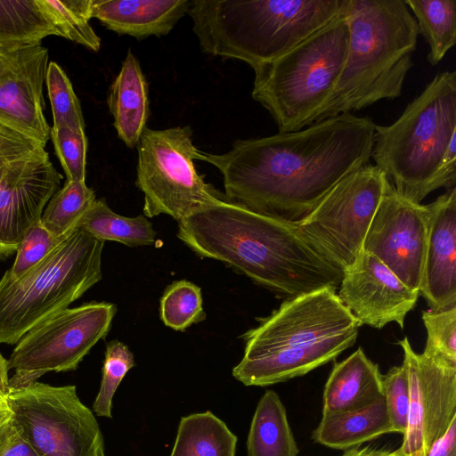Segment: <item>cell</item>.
<instances>
[{
	"label": "cell",
	"instance_id": "32",
	"mask_svg": "<svg viewBox=\"0 0 456 456\" xmlns=\"http://www.w3.org/2000/svg\"><path fill=\"white\" fill-rule=\"evenodd\" d=\"M48 97L52 106L53 126L85 127L80 102L64 70L50 61L45 75Z\"/></svg>",
	"mask_w": 456,
	"mask_h": 456
},
{
	"label": "cell",
	"instance_id": "3",
	"mask_svg": "<svg viewBox=\"0 0 456 456\" xmlns=\"http://www.w3.org/2000/svg\"><path fill=\"white\" fill-rule=\"evenodd\" d=\"M334 287L290 297L257 327L245 343L232 376L245 386L265 387L303 376L335 360L354 344L361 323Z\"/></svg>",
	"mask_w": 456,
	"mask_h": 456
},
{
	"label": "cell",
	"instance_id": "21",
	"mask_svg": "<svg viewBox=\"0 0 456 456\" xmlns=\"http://www.w3.org/2000/svg\"><path fill=\"white\" fill-rule=\"evenodd\" d=\"M107 102L118 138L128 148L135 147L146 128L150 111L146 78L131 50L110 86Z\"/></svg>",
	"mask_w": 456,
	"mask_h": 456
},
{
	"label": "cell",
	"instance_id": "18",
	"mask_svg": "<svg viewBox=\"0 0 456 456\" xmlns=\"http://www.w3.org/2000/svg\"><path fill=\"white\" fill-rule=\"evenodd\" d=\"M428 231L419 293L431 310L456 306V188L428 204Z\"/></svg>",
	"mask_w": 456,
	"mask_h": 456
},
{
	"label": "cell",
	"instance_id": "13",
	"mask_svg": "<svg viewBox=\"0 0 456 456\" xmlns=\"http://www.w3.org/2000/svg\"><path fill=\"white\" fill-rule=\"evenodd\" d=\"M403 351L410 393L409 414L395 456H425L456 419V365L417 354L405 337Z\"/></svg>",
	"mask_w": 456,
	"mask_h": 456
},
{
	"label": "cell",
	"instance_id": "8",
	"mask_svg": "<svg viewBox=\"0 0 456 456\" xmlns=\"http://www.w3.org/2000/svg\"><path fill=\"white\" fill-rule=\"evenodd\" d=\"M104 242L80 227L16 280H0V344H16L31 328L68 308L102 277Z\"/></svg>",
	"mask_w": 456,
	"mask_h": 456
},
{
	"label": "cell",
	"instance_id": "42",
	"mask_svg": "<svg viewBox=\"0 0 456 456\" xmlns=\"http://www.w3.org/2000/svg\"><path fill=\"white\" fill-rule=\"evenodd\" d=\"M11 413V410L7 406H0V422L9 414Z\"/></svg>",
	"mask_w": 456,
	"mask_h": 456
},
{
	"label": "cell",
	"instance_id": "30",
	"mask_svg": "<svg viewBox=\"0 0 456 456\" xmlns=\"http://www.w3.org/2000/svg\"><path fill=\"white\" fill-rule=\"evenodd\" d=\"M159 313L164 324L178 331L205 321L201 289L185 280L173 282L161 297Z\"/></svg>",
	"mask_w": 456,
	"mask_h": 456
},
{
	"label": "cell",
	"instance_id": "17",
	"mask_svg": "<svg viewBox=\"0 0 456 456\" xmlns=\"http://www.w3.org/2000/svg\"><path fill=\"white\" fill-rule=\"evenodd\" d=\"M338 297L362 324L381 329L395 322L403 328L419 291L411 289L374 256L362 251L343 273Z\"/></svg>",
	"mask_w": 456,
	"mask_h": 456
},
{
	"label": "cell",
	"instance_id": "4",
	"mask_svg": "<svg viewBox=\"0 0 456 456\" xmlns=\"http://www.w3.org/2000/svg\"><path fill=\"white\" fill-rule=\"evenodd\" d=\"M349 39L338 82L315 122L402 94L417 47V22L404 0H346Z\"/></svg>",
	"mask_w": 456,
	"mask_h": 456
},
{
	"label": "cell",
	"instance_id": "40",
	"mask_svg": "<svg viewBox=\"0 0 456 456\" xmlns=\"http://www.w3.org/2000/svg\"><path fill=\"white\" fill-rule=\"evenodd\" d=\"M341 456H395V451L374 448L371 446H355L346 450Z\"/></svg>",
	"mask_w": 456,
	"mask_h": 456
},
{
	"label": "cell",
	"instance_id": "15",
	"mask_svg": "<svg viewBox=\"0 0 456 456\" xmlns=\"http://www.w3.org/2000/svg\"><path fill=\"white\" fill-rule=\"evenodd\" d=\"M49 64L42 45L0 51V122L46 144L43 85Z\"/></svg>",
	"mask_w": 456,
	"mask_h": 456
},
{
	"label": "cell",
	"instance_id": "36",
	"mask_svg": "<svg viewBox=\"0 0 456 456\" xmlns=\"http://www.w3.org/2000/svg\"><path fill=\"white\" fill-rule=\"evenodd\" d=\"M383 397L394 433L404 434L409 414L410 393L404 365L392 367L382 378Z\"/></svg>",
	"mask_w": 456,
	"mask_h": 456
},
{
	"label": "cell",
	"instance_id": "1",
	"mask_svg": "<svg viewBox=\"0 0 456 456\" xmlns=\"http://www.w3.org/2000/svg\"><path fill=\"white\" fill-rule=\"evenodd\" d=\"M375 126L369 117L341 114L294 132L237 140L224 154L198 151L196 159L220 171L225 200L294 222L370 163Z\"/></svg>",
	"mask_w": 456,
	"mask_h": 456
},
{
	"label": "cell",
	"instance_id": "39",
	"mask_svg": "<svg viewBox=\"0 0 456 456\" xmlns=\"http://www.w3.org/2000/svg\"><path fill=\"white\" fill-rule=\"evenodd\" d=\"M15 422V421H14ZM16 424V423H15ZM0 456H38L22 436L17 424L16 430L3 448Z\"/></svg>",
	"mask_w": 456,
	"mask_h": 456
},
{
	"label": "cell",
	"instance_id": "12",
	"mask_svg": "<svg viewBox=\"0 0 456 456\" xmlns=\"http://www.w3.org/2000/svg\"><path fill=\"white\" fill-rule=\"evenodd\" d=\"M116 313L114 304L94 301L55 313L31 328L7 360L9 370H14L9 390L30 385L47 372L76 370L107 336Z\"/></svg>",
	"mask_w": 456,
	"mask_h": 456
},
{
	"label": "cell",
	"instance_id": "9",
	"mask_svg": "<svg viewBox=\"0 0 456 456\" xmlns=\"http://www.w3.org/2000/svg\"><path fill=\"white\" fill-rule=\"evenodd\" d=\"M189 126L162 130L145 128L137 144L136 186L142 191L143 216L161 214L177 222L196 208L225 200L198 174V149Z\"/></svg>",
	"mask_w": 456,
	"mask_h": 456
},
{
	"label": "cell",
	"instance_id": "19",
	"mask_svg": "<svg viewBox=\"0 0 456 456\" xmlns=\"http://www.w3.org/2000/svg\"><path fill=\"white\" fill-rule=\"evenodd\" d=\"M190 0H92L91 18L137 39L167 35L188 13Z\"/></svg>",
	"mask_w": 456,
	"mask_h": 456
},
{
	"label": "cell",
	"instance_id": "25",
	"mask_svg": "<svg viewBox=\"0 0 456 456\" xmlns=\"http://www.w3.org/2000/svg\"><path fill=\"white\" fill-rule=\"evenodd\" d=\"M78 227L96 240H113L127 247L151 246L156 242V232L148 218L123 216L110 208L104 199H96Z\"/></svg>",
	"mask_w": 456,
	"mask_h": 456
},
{
	"label": "cell",
	"instance_id": "24",
	"mask_svg": "<svg viewBox=\"0 0 456 456\" xmlns=\"http://www.w3.org/2000/svg\"><path fill=\"white\" fill-rule=\"evenodd\" d=\"M237 436L211 411L183 417L170 456H235Z\"/></svg>",
	"mask_w": 456,
	"mask_h": 456
},
{
	"label": "cell",
	"instance_id": "20",
	"mask_svg": "<svg viewBox=\"0 0 456 456\" xmlns=\"http://www.w3.org/2000/svg\"><path fill=\"white\" fill-rule=\"evenodd\" d=\"M382 378L378 364L359 347L333 365L324 386L322 413L367 407L383 397Z\"/></svg>",
	"mask_w": 456,
	"mask_h": 456
},
{
	"label": "cell",
	"instance_id": "14",
	"mask_svg": "<svg viewBox=\"0 0 456 456\" xmlns=\"http://www.w3.org/2000/svg\"><path fill=\"white\" fill-rule=\"evenodd\" d=\"M429 208L401 196L388 181L366 232L362 251L377 257L411 289L419 291Z\"/></svg>",
	"mask_w": 456,
	"mask_h": 456
},
{
	"label": "cell",
	"instance_id": "6",
	"mask_svg": "<svg viewBox=\"0 0 456 456\" xmlns=\"http://www.w3.org/2000/svg\"><path fill=\"white\" fill-rule=\"evenodd\" d=\"M456 141V72L437 73L389 126H375L371 159L394 189L419 203L444 188L441 165Z\"/></svg>",
	"mask_w": 456,
	"mask_h": 456
},
{
	"label": "cell",
	"instance_id": "35",
	"mask_svg": "<svg viewBox=\"0 0 456 456\" xmlns=\"http://www.w3.org/2000/svg\"><path fill=\"white\" fill-rule=\"evenodd\" d=\"M64 237L54 236L44 226L41 219L38 220L25 233L12 267L4 275L11 280L20 278L39 263Z\"/></svg>",
	"mask_w": 456,
	"mask_h": 456
},
{
	"label": "cell",
	"instance_id": "33",
	"mask_svg": "<svg viewBox=\"0 0 456 456\" xmlns=\"http://www.w3.org/2000/svg\"><path fill=\"white\" fill-rule=\"evenodd\" d=\"M427 330L423 354L456 365V306L422 312Z\"/></svg>",
	"mask_w": 456,
	"mask_h": 456
},
{
	"label": "cell",
	"instance_id": "29",
	"mask_svg": "<svg viewBox=\"0 0 456 456\" xmlns=\"http://www.w3.org/2000/svg\"><path fill=\"white\" fill-rule=\"evenodd\" d=\"M43 13L53 25L56 36L62 37L89 50L97 52L101 39L89 20L92 0H37Z\"/></svg>",
	"mask_w": 456,
	"mask_h": 456
},
{
	"label": "cell",
	"instance_id": "34",
	"mask_svg": "<svg viewBox=\"0 0 456 456\" xmlns=\"http://www.w3.org/2000/svg\"><path fill=\"white\" fill-rule=\"evenodd\" d=\"M50 139L66 181L86 182L87 138L85 127H51Z\"/></svg>",
	"mask_w": 456,
	"mask_h": 456
},
{
	"label": "cell",
	"instance_id": "27",
	"mask_svg": "<svg viewBox=\"0 0 456 456\" xmlns=\"http://www.w3.org/2000/svg\"><path fill=\"white\" fill-rule=\"evenodd\" d=\"M429 45L428 61L435 66L456 42L455 0H404Z\"/></svg>",
	"mask_w": 456,
	"mask_h": 456
},
{
	"label": "cell",
	"instance_id": "16",
	"mask_svg": "<svg viewBox=\"0 0 456 456\" xmlns=\"http://www.w3.org/2000/svg\"><path fill=\"white\" fill-rule=\"evenodd\" d=\"M61 175L49 154L19 162L0 175V257L17 250L27 231L41 219Z\"/></svg>",
	"mask_w": 456,
	"mask_h": 456
},
{
	"label": "cell",
	"instance_id": "38",
	"mask_svg": "<svg viewBox=\"0 0 456 456\" xmlns=\"http://www.w3.org/2000/svg\"><path fill=\"white\" fill-rule=\"evenodd\" d=\"M425 456H456V419L444 436L430 446Z\"/></svg>",
	"mask_w": 456,
	"mask_h": 456
},
{
	"label": "cell",
	"instance_id": "41",
	"mask_svg": "<svg viewBox=\"0 0 456 456\" xmlns=\"http://www.w3.org/2000/svg\"><path fill=\"white\" fill-rule=\"evenodd\" d=\"M9 369L7 360L0 353V406H7L9 394Z\"/></svg>",
	"mask_w": 456,
	"mask_h": 456
},
{
	"label": "cell",
	"instance_id": "37",
	"mask_svg": "<svg viewBox=\"0 0 456 456\" xmlns=\"http://www.w3.org/2000/svg\"><path fill=\"white\" fill-rule=\"evenodd\" d=\"M46 153L41 142L0 122V175L19 162Z\"/></svg>",
	"mask_w": 456,
	"mask_h": 456
},
{
	"label": "cell",
	"instance_id": "22",
	"mask_svg": "<svg viewBox=\"0 0 456 456\" xmlns=\"http://www.w3.org/2000/svg\"><path fill=\"white\" fill-rule=\"evenodd\" d=\"M388 433L394 432L384 397H380L358 410L322 413L312 437L323 446L346 451Z\"/></svg>",
	"mask_w": 456,
	"mask_h": 456
},
{
	"label": "cell",
	"instance_id": "2",
	"mask_svg": "<svg viewBox=\"0 0 456 456\" xmlns=\"http://www.w3.org/2000/svg\"><path fill=\"white\" fill-rule=\"evenodd\" d=\"M176 235L197 255L224 262L289 298L337 288L342 280L343 273L309 246L292 222L225 200L184 216Z\"/></svg>",
	"mask_w": 456,
	"mask_h": 456
},
{
	"label": "cell",
	"instance_id": "11",
	"mask_svg": "<svg viewBox=\"0 0 456 456\" xmlns=\"http://www.w3.org/2000/svg\"><path fill=\"white\" fill-rule=\"evenodd\" d=\"M7 403L38 456H106L99 424L80 401L76 386L36 381L10 389Z\"/></svg>",
	"mask_w": 456,
	"mask_h": 456
},
{
	"label": "cell",
	"instance_id": "31",
	"mask_svg": "<svg viewBox=\"0 0 456 456\" xmlns=\"http://www.w3.org/2000/svg\"><path fill=\"white\" fill-rule=\"evenodd\" d=\"M134 363L133 353L115 339L107 343L99 392L93 403L97 416L111 418L112 399L120 382Z\"/></svg>",
	"mask_w": 456,
	"mask_h": 456
},
{
	"label": "cell",
	"instance_id": "7",
	"mask_svg": "<svg viewBox=\"0 0 456 456\" xmlns=\"http://www.w3.org/2000/svg\"><path fill=\"white\" fill-rule=\"evenodd\" d=\"M348 39L344 6L336 19L290 51L253 69L252 98L268 110L279 132L315 122L342 73Z\"/></svg>",
	"mask_w": 456,
	"mask_h": 456
},
{
	"label": "cell",
	"instance_id": "23",
	"mask_svg": "<svg viewBox=\"0 0 456 456\" xmlns=\"http://www.w3.org/2000/svg\"><path fill=\"white\" fill-rule=\"evenodd\" d=\"M248 456H297L299 449L277 393L267 390L257 403L247 440Z\"/></svg>",
	"mask_w": 456,
	"mask_h": 456
},
{
	"label": "cell",
	"instance_id": "10",
	"mask_svg": "<svg viewBox=\"0 0 456 456\" xmlns=\"http://www.w3.org/2000/svg\"><path fill=\"white\" fill-rule=\"evenodd\" d=\"M387 183L384 173L369 163L339 181L307 216L292 224L309 246L344 273L362 251Z\"/></svg>",
	"mask_w": 456,
	"mask_h": 456
},
{
	"label": "cell",
	"instance_id": "26",
	"mask_svg": "<svg viewBox=\"0 0 456 456\" xmlns=\"http://www.w3.org/2000/svg\"><path fill=\"white\" fill-rule=\"evenodd\" d=\"M55 35L37 0H0V51L41 45Z\"/></svg>",
	"mask_w": 456,
	"mask_h": 456
},
{
	"label": "cell",
	"instance_id": "28",
	"mask_svg": "<svg viewBox=\"0 0 456 456\" xmlns=\"http://www.w3.org/2000/svg\"><path fill=\"white\" fill-rule=\"evenodd\" d=\"M96 200L86 182L66 181L47 202L41 222L54 236L61 238L78 227V224Z\"/></svg>",
	"mask_w": 456,
	"mask_h": 456
},
{
	"label": "cell",
	"instance_id": "5",
	"mask_svg": "<svg viewBox=\"0 0 456 456\" xmlns=\"http://www.w3.org/2000/svg\"><path fill=\"white\" fill-rule=\"evenodd\" d=\"M346 0H193L188 13L203 53L252 69L290 51L328 25Z\"/></svg>",
	"mask_w": 456,
	"mask_h": 456
}]
</instances>
